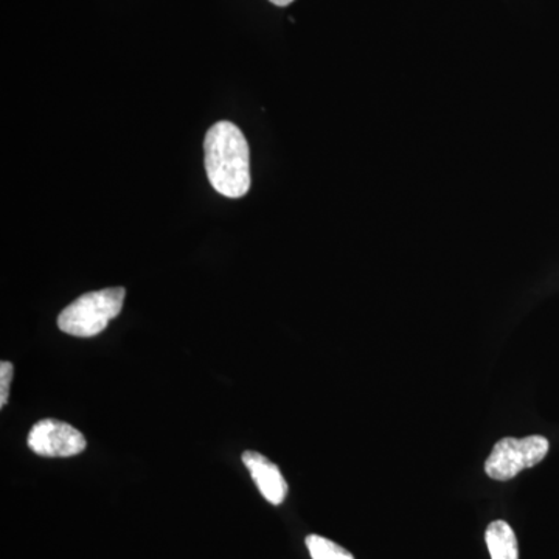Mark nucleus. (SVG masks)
<instances>
[{
  "label": "nucleus",
  "mask_w": 559,
  "mask_h": 559,
  "mask_svg": "<svg viewBox=\"0 0 559 559\" xmlns=\"http://www.w3.org/2000/svg\"><path fill=\"white\" fill-rule=\"evenodd\" d=\"M205 170L213 189L226 198L245 197L250 189L248 140L237 124L218 121L204 140Z\"/></svg>",
  "instance_id": "obj_1"
},
{
  "label": "nucleus",
  "mask_w": 559,
  "mask_h": 559,
  "mask_svg": "<svg viewBox=\"0 0 559 559\" xmlns=\"http://www.w3.org/2000/svg\"><path fill=\"white\" fill-rule=\"evenodd\" d=\"M124 288H108L79 297L58 318L62 333L75 337H94L108 329L123 308Z\"/></svg>",
  "instance_id": "obj_2"
},
{
  "label": "nucleus",
  "mask_w": 559,
  "mask_h": 559,
  "mask_svg": "<svg viewBox=\"0 0 559 559\" xmlns=\"http://www.w3.org/2000/svg\"><path fill=\"white\" fill-rule=\"evenodd\" d=\"M549 440L543 436H530L524 439L506 437L492 448L485 462V473L492 480L514 479L522 471L539 465L549 454Z\"/></svg>",
  "instance_id": "obj_3"
},
{
  "label": "nucleus",
  "mask_w": 559,
  "mask_h": 559,
  "mask_svg": "<svg viewBox=\"0 0 559 559\" xmlns=\"http://www.w3.org/2000/svg\"><path fill=\"white\" fill-rule=\"evenodd\" d=\"M28 448L43 457L64 459L86 450V439L79 429L60 419H40L33 426Z\"/></svg>",
  "instance_id": "obj_4"
},
{
  "label": "nucleus",
  "mask_w": 559,
  "mask_h": 559,
  "mask_svg": "<svg viewBox=\"0 0 559 559\" xmlns=\"http://www.w3.org/2000/svg\"><path fill=\"white\" fill-rule=\"evenodd\" d=\"M242 463L249 469L250 476L259 487L263 498L272 506H280L285 502L288 495V484L283 477L282 471L270 459L261 455L260 452L246 451L242 454Z\"/></svg>",
  "instance_id": "obj_5"
},
{
  "label": "nucleus",
  "mask_w": 559,
  "mask_h": 559,
  "mask_svg": "<svg viewBox=\"0 0 559 559\" xmlns=\"http://www.w3.org/2000/svg\"><path fill=\"white\" fill-rule=\"evenodd\" d=\"M485 540L491 559H520L518 538L509 522H491L485 533Z\"/></svg>",
  "instance_id": "obj_6"
},
{
  "label": "nucleus",
  "mask_w": 559,
  "mask_h": 559,
  "mask_svg": "<svg viewBox=\"0 0 559 559\" xmlns=\"http://www.w3.org/2000/svg\"><path fill=\"white\" fill-rule=\"evenodd\" d=\"M307 547L312 559H355L344 547L337 546L336 543L323 538V536H308Z\"/></svg>",
  "instance_id": "obj_7"
},
{
  "label": "nucleus",
  "mask_w": 559,
  "mask_h": 559,
  "mask_svg": "<svg viewBox=\"0 0 559 559\" xmlns=\"http://www.w3.org/2000/svg\"><path fill=\"white\" fill-rule=\"evenodd\" d=\"M13 371V364L9 362V360H2V364H0V407H5L7 403H9Z\"/></svg>",
  "instance_id": "obj_8"
},
{
  "label": "nucleus",
  "mask_w": 559,
  "mask_h": 559,
  "mask_svg": "<svg viewBox=\"0 0 559 559\" xmlns=\"http://www.w3.org/2000/svg\"><path fill=\"white\" fill-rule=\"evenodd\" d=\"M270 2L277 7H286L289 5V3H293L294 0H270Z\"/></svg>",
  "instance_id": "obj_9"
}]
</instances>
